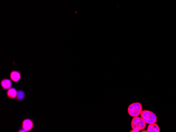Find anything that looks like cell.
<instances>
[{
  "mask_svg": "<svg viewBox=\"0 0 176 132\" xmlns=\"http://www.w3.org/2000/svg\"><path fill=\"white\" fill-rule=\"evenodd\" d=\"M25 98V93L23 89H19L17 92V96L15 98L17 102H22Z\"/></svg>",
  "mask_w": 176,
  "mask_h": 132,
  "instance_id": "ba28073f",
  "label": "cell"
},
{
  "mask_svg": "<svg viewBox=\"0 0 176 132\" xmlns=\"http://www.w3.org/2000/svg\"><path fill=\"white\" fill-rule=\"evenodd\" d=\"M131 132H139L140 131H138V130H133L132 131H131Z\"/></svg>",
  "mask_w": 176,
  "mask_h": 132,
  "instance_id": "8fae6325",
  "label": "cell"
},
{
  "mask_svg": "<svg viewBox=\"0 0 176 132\" xmlns=\"http://www.w3.org/2000/svg\"><path fill=\"white\" fill-rule=\"evenodd\" d=\"M10 78L14 83H18L22 79V75L20 72L17 70H13L9 74Z\"/></svg>",
  "mask_w": 176,
  "mask_h": 132,
  "instance_id": "5b68a950",
  "label": "cell"
},
{
  "mask_svg": "<svg viewBox=\"0 0 176 132\" xmlns=\"http://www.w3.org/2000/svg\"><path fill=\"white\" fill-rule=\"evenodd\" d=\"M12 81L10 78H3L0 81V87L3 89L5 91L11 88L12 87Z\"/></svg>",
  "mask_w": 176,
  "mask_h": 132,
  "instance_id": "8992f818",
  "label": "cell"
},
{
  "mask_svg": "<svg viewBox=\"0 0 176 132\" xmlns=\"http://www.w3.org/2000/svg\"><path fill=\"white\" fill-rule=\"evenodd\" d=\"M142 111V104L139 102L133 103L130 104L128 108L129 115L132 117H137L140 115Z\"/></svg>",
  "mask_w": 176,
  "mask_h": 132,
  "instance_id": "6da1fadb",
  "label": "cell"
},
{
  "mask_svg": "<svg viewBox=\"0 0 176 132\" xmlns=\"http://www.w3.org/2000/svg\"><path fill=\"white\" fill-rule=\"evenodd\" d=\"M146 123L142 117H134L131 121V128L133 130L142 131L146 128Z\"/></svg>",
  "mask_w": 176,
  "mask_h": 132,
  "instance_id": "3957f363",
  "label": "cell"
},
{
  "mask_svg": "<svg viewBox=\"0 0 176 132\" xmlns=\"http://www.w3.org/2000/svg\"><path fill=\"white\" fill-rule=\"evenodd\" d=\"M17 92L18 91H17V89L15 87H12L11 88L7 91L6 95H7V98L10 100H14L16 98Z\"/></svg>",
  "mask_w": 176,
  "mask_h": 132,
  "instance_id": "52a82bcc",
  "label": "cell"
},
{
  "mask_svg": "<svg viewBox=\"0 0 176 132\" xmlns=\"http://www.w3.org/2000/svg\"><path fill=\"white\" fill-rule=\"evenodd\" d=\"M34 123L32 119L30 118H25L21 122V128L27 132H31L34 128Z\"/></svg>",
  "mask_w": 176,
  "mask_h": 132,
  "instance_id": "277c9868",
  "label": "cell"
},
{
  "mask_svg": "<svg viewBox=\"0 0 176 132\" xmlns=\"http://www.w3.org/2000/svg\"><path fill=\"white\" fill-rule=\"evenodd\" d=\"M17 132H27L25 130H24L23 128H20L19 130H17Z\"/></svg>",
  "mask_w": 176,
  "mask_h": 132,
  "instance_id": "30bf717a",
  "label": "cell"
},
{
  "mask_svg": "<svg viewBox=\"0 0 176 132\" xmlns=\"http://www.w3.org/2000/svg\"><path fill=\"white\" fill-rule=\"evenodd\" d=\"M141 117L144 119V121L146 123L153 124L156 123L157 117L154 113L151 112L150 110H144L142 111L141 114Z\"/></svg>",
  "mask_w": 176,
  "mask_h": 132,
  "instance_id": "7a4b0ae2",
  "label": "cell"
},
{
  "mask_svg": "<svg viewBox=\"0 0 176 132\" xmlns=\"http://www.w3.org/2000/svg\"><path fill=\"white\" fill-rule=\"evenodd\" d=\"M147 132H160L159 126L157 124H150L148 126Z\"/></svg>",
  "mask_w": 176,
  "mask_h": 132,
  "instance_id": "9c48e42d",
  "label": "cell"
}]
</instances>
